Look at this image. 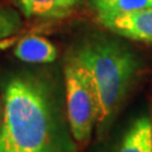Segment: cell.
<instances>
[{"label": "cell", "mask_w": 152, "mask_h": 152, "mask_svg": "<svg viewBox=\"0 0 152 152\" xmlns=\"http://www.w3.org/2000/svg\"><path fill=\"white\" fill-rule=\"evenodd\" d=\"M15 3L28 19L58 20L74 14L81 0H15Z\"/></svg>", "instance_id": "5b68a950"}, {"label": "cell", "mask_w": 152, "mask_h": 152, "mask_svg": "<svg viewBox=\"0 0 152 152\" xmlns=\"http://www.w3.org/2000/svg\"><path fill=\"white\" fill-rule=\"evenodd\" d=\"M65 107L70 131L80 146L89 143L96 127L98 102L90 76L76 58L70 55L64 69Z\"/></svg>", "instance_id": "3957f363"}, {"label": "cell", "mask_w": 152, "mask_h": 152, "mask_svg": "<svg viewBox=\"0 0 152 152\" xmlns=\"http://www.w3.org/2000/svg\"><path fill=\"white\" fill-rule=\"evenodd\" d=\"M60 89L34 71L10 74L3 83L0 152H76Z\"/></svg>", "instance_id": "6da1fadb"}, {"label": "cell", "mask_w": 152, "mask_h": 152, "mask_svg": "<svg viewBox=\"0 0 152 152\" xmlns=\"http://www.w3.org/2000/svg\"><path fill=\"white\" fill-rule=\"evenodd\" d=\"M86 70L98 102L96 133L103 137L115 121L138 75L141 62L131 47L105 36L84 39L71 52Z\"/></svg>", "instance_id": "7a4b0ae2"}, {"label": "cell", "mask_w": 152, "mask_h": 152, "mask_svg": "<svg viewBox=\"0 0 152 152\" xmlns=\"http://www.w3.org/2000/svg\"><path fill=\"white\" fill-rule=\"evenodd\" d=\"M98 22L122 38L152 43V7L119 15L98 17Z\"/></svg>", "instance_id": "277c9868"}, {"label": "cell", "mask_w": 152, "mask_h": 152, "mask_svg": "<svg viewBox=\"0 0 152 152\" xmlns=\"http://www.w3.org/2000/svg\"><path fill=\"white\" fill-rule=\"evenodd\" d=\"M91 9L98 17L119 15L152 7V0H89Z\"/></svg>", "instance_id": "ba28073f"}, {"label": "cell", "mask_w": 152, "mask_h": 152, "mask_svg": "<svg viewBox=\"0 0 152 152\" xmlns=\"http://www.w3.org/2000/svg\"><path fill=\"white\" fill-rule=\"evenodd\" d=\"M14 55L27 64H51L57 58V50L47 38L31 34L18 42Z\"/></svg>", "instance_id": "8992f818"}, {"label": "cell", "mask_w": 152, "mask_h": 152, "mask_svg": "<svg viewBox=\"0 0 152 152\" xmlns=\"http://www.w3.org/2000/svg\"><path fill=\"white\" fill-rule=\"evenodd\" d=\"M0 115H1V104H0Z\"/></svg>", "instance_id": "30bf717a"}, {"label": "cell", "mask_w": 152, "mask_h": 152, "mask_svg": "<svg viewBox=\"0 0 152 152\" xmlns=\"http://www.w3.org/2000/svg\"><path fill=\"white\" fill-rule=\"evenodd\" d=\"M22 28V18L14 9L0 4V41L15 34Z\"/></svg>", "instance_id": "9c48e42d"}, {"label": "cell", "mask_w": 152, "mask_h": 152, "mask_svg": "<svg viewBox=\"0 0 152 152\" xmlns=\"http://www.w3.org/2000/svg\"><path fill=\"white\" fill-rule=\"evenodd\" d=\"M117 152H152V119L140 115L123 134Z\"/></svg>", "instance_id": "52a82bcc"}]
</instances>
